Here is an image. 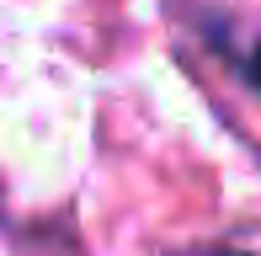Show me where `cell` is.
I'll return each instance as SVG.
<instances>
[{
	"label": "cell",
	"instance_id": "cell-1",
	"mask_svg": "<svg viewBox=\"0 0 261 256\" xmlns=\"http://www.w3.org/2000/svg\"><path fill=\"white\" fill-rule=\"evenodd\" d=\"M245 69H251V80H256V91H261V43H256V54H251V64H245Z\"/></svg>",
	"mask_w": 261,
	"mask_h": 256
},
{
	"label": "cell",
	"instance_id": "cell-2",
	"mask_svg": "<svg viewBox=\"0 0 261 256\" xmlns=\"http://www.w3.org/2000/svg\"><path fill=\"white\" fill-rule=\"evenodd\" d=\"M219 256H251V251H219Z\"/></svg>",
	"mask_w": 261,
	"mask_h": 256
}]
</instances>
